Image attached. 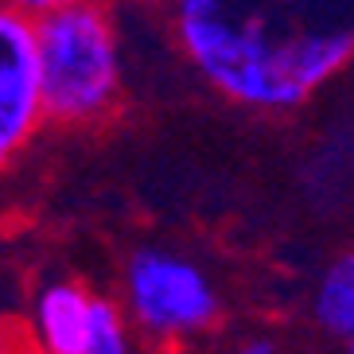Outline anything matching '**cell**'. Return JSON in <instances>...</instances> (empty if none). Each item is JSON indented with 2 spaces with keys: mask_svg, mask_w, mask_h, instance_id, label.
Segmentation results:
<instances>
[{
  "mask_svg": "<svg viewBox=\"0 0 354 354\" xmlns=\"http://www.w3.org/2000/svg\"><path fill=\"white\" fill-rule=\"evenodd\" d=\"M171 32L222 97L284 113L346 71L354 8L346 0H183L171 8Z\"/></svg>",
  "mask_w": 354,
  "mask_h": 354,
  "instance_id": "cell-1",
  "label": "cell"
},
{
  "mask_svg": "<svg viewBox=\"0 0 354 354\" xmlns=\"http://www.w3.org/2000/svg\"><path fill=\"white\" fill-rule=\"evenodd\" d=\"M24 8L32 16L43 121L86 129L113 117L125 97V59L109 8L82 0H35Z\"/></svg>",
  "mask_w": 354,
  "mask_h": 354,
  "instance_id": "cell-2",
  "label": "cell"
},
{
  "mask_svg": "<svg viewBox=\"0 0 354 354\" xmlns=\"http://www.w3.org/2000/svg\"><path fill=\"white\" fill-rule=\"evenodd\" d=\"M222 304L210 277L195 261L167 250H136L125 265V323L145 339L171 343L207 331Z\"/></svg>",
  "mask_w": 354,
  "mask_h": 354,
  "instance_id": "cell-3",
  "label": "cell"
},
{
  "mask_svg": "<svg viewBox=\"0 0 354 354\" xmlns=\"http://www.w3.org/2000/svg\"><path fill=\"white\" fill-rule=\"evenodd\" d=\"M39 125L32 16L24 4H0V171L32 145Z\"/></svg>",
  "mask_w": 354,
  "mask_h": 354,
  "instance_id": "cell-4",
  "label": "cell"
},
{
  "mask_svg": "<svg viewBox=\"0 0 354 354\" xmlns=\"http://www.w3.org/2000/svg\"><path fill=\"white\" fill-rule=\"evenodd\" d=\"M94 292L74 281H51L35 300V354H82L90 343Z\"/></svg>",
  "mask_w": 354,
  "mask_h": 354,
  "instance_id": "cell-5",
  "label": "cell"
},
{
  "mask_svg": "<svg viewBox=\"0 0 354 354\" xmlns=\"http://www.w3.org/2000/svg\"><path fill=\"white\" fill-rule=\"evenodd\" d=\"M312 312H315V323L331 339H339V343H351L354 339V257L351 253L335 257L323 269Z\"/></svg>",
  "mask_w": 354,
  "mask_h": 354,
  "instance_id": "cell-6",
  "label": "cell"
},
{
  "mask_svg": "<svg viewBox=\"0 0 354 354\" xmlns=\"http://www.w3.org/2000/svg\"><path fill=\"white\" fill-rule=\"evenodd\" d=\"M82 354H136L133 327L121 315V304L94 296V315H90V343Z\"/></svg>",
  "mask_w": 354,
  "mask_h": 354,
  "instance_id": "cell-7",
  "label": "cell"
},
{
  "mask_svg": "<svg viewBox=\"0 0 354 354\" xmlns=\"http://www.w3.org/2000/svg\"><path fill=\"white\" fill-rule=\"evenodd\" d=\"M230 354H277V343L265 339V335H253V339H241Z\"/></svg>",
  "mask_w": 354,
  "mask_h": 354,
  "instance_id": "cell-8",
  "label": "cell"
}]
</instances>
